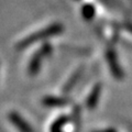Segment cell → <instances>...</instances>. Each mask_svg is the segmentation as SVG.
<instances>
[{"label":"cell","mask_w":132,"mask_h":132,"mask_svg":"<svg viewBox=\"0 0 132 132\" xmlns=\"http://www.w3.org/2000/svg\"><path fill=\"white\" fill-rule=\"evenodd\" d=\"M61 30H62V28H61V26H59V24L50 26L48 28L43 29V30H41L39 32L33 33V34L29 35L28 38L23 39L22 41H20L19 44L16 45V47H18L19 50L26 48L28 46H30V45H32L34 42H36V41L46 39V38H48V36H52V35H54V34H57L59 32H61Z\"/></svg>","instance_id":"obj_1"},{"label":"cell","mask_w":132,"mask_h":132,"mask_svg":"<svg viewBox=\"0 0 132 132\" xmlns=\"http://www.w3.org/2000/svg\"><path fill=\"white\" fill-rule=\"evenodd\" d=\"M99 92H100V88L98 87H95L94 92L92 93V95H90V97L88 98V101H87V105L89 108H94L95 105H96V102L98 101V97H99Z\"/></svg>","instance_id":"obj_2"},{"label":"cell","mask_w":132,"mask_h":132,"mask_svg":"<svg viewBox=\"0 0 132 132\" xmlns=\"http://www.w3.org/2000/svg\"><path fill=\"white\" fill-rule=\"evenodd\" d=\"M99 132H116L114 130H107V131H99Z\"/></svg>","instance_id":"obj_3"}]
</instances>
